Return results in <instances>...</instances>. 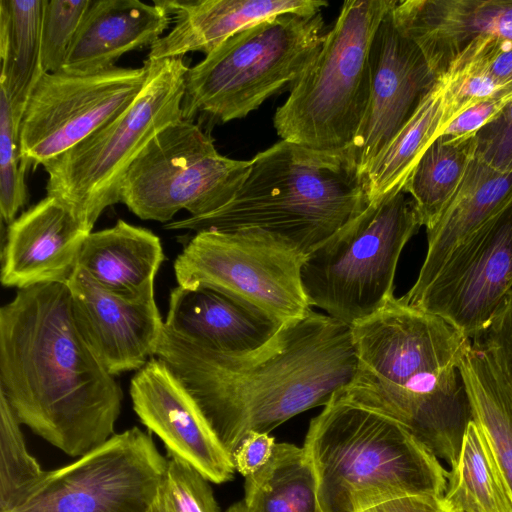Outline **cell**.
<instances>
[{
    "label": "cell",
    "mask_w": 512,
    "mask_h": 512,
    "mask_svg": "<svg viewBox=\"0 0 512 512\" xmlns=\"http://www.w3.org/2000/svg\"><path fill=\"white\" fill-rule=\"evenodd\" d=\"M155 356L184 385L230 455L248 433H269L325 406L357 366L351 327L313 310L242 353L207 348L164 325Z\"/></svg>",
    "instance_id": "obj_1"
},
{
    "label": "cell",
    "mask_w": 512,
    "mask_h": 512,
    "mask_svg": "<svg viewBox=\"0 0 512 512\" xmlns=\"http://www.w3.org/2000/svg\"><path fill=\"white\" fill-rule=\"evenodd\" d=\"M0 393L22 425L67 455L115 434L123 392L78 331L67 284L20 289L0 309Z\"/></svg>",
    "instance_id": "obj_2"
},
{
    "label": "cell",
    "mask_w": 512,
    "mask_h": 512,
    "mask_svg": "<svg viewBox=\"0 0 512 512\" xmlns=\"http://www.w3.org/2000/svg\"><path fill=\"white\" fill-rule=\"evenodd\" d=\"M351 329L356 371L335 396L392 418L452 466L472 420L459 368L471 340L401 297Z\"/></svg>",
    "instance_id": "obj_3"
},
{
    "label": "cell",
    "mask_w": 512,
    "mask_h": 512,
    "mask_svg": "<svg viewBox=\"0 0 512 512\" xmlns=\"http://www.w3.org/2000/svg\"><path fill=\"white\" fill-rule=\"evenodd\" d=\"M251 162L247 178L227 204L165 228L260 229L308 255L368 205L364 179L350 149L321 151L280 140Z\"/></svg>",
    "instance_id": "obj_4"
},
{
    "label": "cell",
    "mask_w": 512,
    "mask_h": 512,
    "mask_svg": "<svg viewBox=\"0 0 512 512\" xmlns=\"http://www.w3.org/2000/svg\"><path fill=\"white\" fill-rule=\"evenodd\" d=\"M303 449L318 512H365L394 498H442L446 491L448 471L410 431L337 396L311 420Z\"/></svg>",
    "instance_id": "obj_5"
},
{
    "label": "cell",
    "mask_w": 512,
    "mask_h": 512,
    "mask_svg": "<svg viewBox=\"0 0 512 512\" xmlns=\"http://www.w3.org/2000/svg\"><path fill=\"white\" fill-rule=\"evenodd\" d=\"M323 27L321 12L283 13L231 36L189 67L183 119H241L271 96L291 90L319 52Z\"/></svg>",
    "instance_id": "obj_6"
},
{
    "label": "cell",
    "mask_w": 512,
    "mask_h": 512,
    "mask_svg": "<svg viewBox=\"0 0 512 512\" xmlns=\"http://www.w3.org/2000/svg\"><path fill=\"white\" fill-rule=\"evenodd\" d=\"M395 0L345 1L314 60L273 117L281 140L321 151L351 147L370 95L369 52Z\"/></svg>",
    "instance_id": "obj_7"
},
{
    "label": "cell",
    "mask_w": 512,
    "mask_h": 512,
    "mask_svg": "<svg viewBox=\"0 0 512 512\" xmlns=\"http://www.w3.org/2000/svg\"><path fill=\"white\" fill-rule=\"evenodd\" d=\"M144 86L133 102L84 140L43 165L46 191L92 229L111 205L120 202L124 177L151 139L183 119L189 66L184 57L149 60Z\"/></svg>",
    "instance_id": "obj_8"
},
{
    "label": "cell",
    "mask_w": 512,
    "mask_h": 512,
    "mask_svg": "<svg viewBox=\"0 0 512 512\" xmlns=\"http://www.w3.org/2000/svg\"><path fill=\"white\" fill-rule=\"evenodd\" d=\"M421 226L405 191L368 203L307 255L301 278L311 306L350 327L382 310L395 297L402 250Z\"/></svg>",
    "instance_id": "obj_9"
},
{
    "label": "cell",
    "mask_w": 512,
    "mask_h": 512,
    "mask_svg": "<svg viewBox=\"0 0 512 512\" xmlns=\"http://www.w3.org/2000/svg\"><path fill=\"white\" fill-rule=\"evenodd\" d=\"M307 255L260 229L203 230L174 262L178 285L230 296L283 326L312 311L301 270Z\"/></svg>",
    "instance_id": "obj_10"
},
{
    "label": "cell",
    "mask_w": 512,
    "mask_h": 512,
    "mask_svg": "<svg viewBox=\"0 0 512 512\" xmlns=\"http://www.w3.org/2000/svg\"><path fill=\"white\" fill-rule=\"evenodd\" d=\"M251 164L221 155L208 133L181 119L160 131L133 161L120 202L143 220L169 222L180 210L206 215L235 196Z\"/></svg>",
    "instance_id": "obj_11"
},
{
    "label": "cell",
    "mask_w": 512,
    "mask_h": 512,
    "mask_svg": "<svg viewBox=\"0 0 512 512\" xmlns=\"http://www.w3.org/2000/svg\"><path fill=\"white\" fill-rule=\"evenodd\" d=\"M167 459L138 427L46 471L9 512H159Z\"/></svg>",
    "instance_id": "obj_12"
},
{
    "label": "cell",
    "mask_w": 512,
    "mask_h": 512,
    "mask_svg": "<svg viewBox=\"0 0 512 512\" xmlns=\"http://www.w3.org/2000/svg\"><path fill=\"white\" fill-rule=\"evenodd\" d=\"M147 75L146 62L139 68L42 73L19 124L26 165L43 166L117 116L138 96Z\"/></svg>",
    "instance_id": "obj_13"
},
{
    "label": "cell",
    "mask_w": 512,
    "mask_h": 512,
    "mask_svg": "<svg viewBox=\"0 0 512 512\" xmlns=\"http://www.w3.org/2000/svg\"><path fill=\"white\" fill-rule=\"evenodd\" d=\"M512 294V203L456 248L434 280L403 301L472 340Z\"/></svg>",
    "instance_id": "obj_14"
},
{
    "label": "cell",
    "mask_w": 512,
    "mask_h": 512,
    "mask_svg": "<svg viewBox=\"0 0 512 512\" xmlns=\"http://www.w3.org/2000/svg\"><path fill=\"white\" fill-rule=\"evenodd\" d=\"M394 5L371 42L369 101L349 148L362 176L437 82L420 48L397 27Z\"/></svg>",
    "instance_id": "obj_15"
},
{
    "label": "cell",
    "mask_w": 512,
    "mask_h": 512,
    "mask_svg": "<svg viewBox=\"0 0 512 512\" xmlns=\"http://www.w3.org/2000/svg\"><path fill=\"white\" fill-rule=\"evenodd\" d=\"M130 396L140 421L163 442L169 457L187 462L212 483L233 478L236 470L230 453L163 360L153 356L137 371Z\"/></svg>",
    "instance_id": "obj_16"
},
{
    "label": "cell",
    "mask_w": 512,
    "mask_h": 512,
    "mask_svg": "<svg viewBox=\"0 0 512 512\" xmlns=\"http://www.w3.org/2000/svg\"><path fill=\"white\" fill-rule=\"evenodd\" d=\"M67 286L76 327L110 374L138 371L155 356L164 321L154 290L137 296L116 294L79 267Z\"/></svg>",
    "instance_id": "obj_17"
},
{
    "label": "cell",
    "mask_w": 512,
    "mask_h": 512,
    "mask_svg": "<svg viewBox=\"0 0 512 512\" xmlns=\"http://www.w3.org/2000/svg\"><path fill=\"white\" fill-rule=\"evenodd\" d=\"M91 233L73 211L46 196L9 224L2 254L1 282L20 289L67 284L78 268Z\"/></svg>",
    "instance_id": "obj_18"
},
{
    "label": "cell",
    "mask_w": 512,
    "mask_h": 512,
    "mask_svg": "<svg viewBox=\"0 0 512 512\" xmlns=\"http://www.w3.org/2000/svg\"><path fill=\"white\" fill-rule=\"evenodd\" d=\"M392 13L437 79L469 45L490 37L512 40V0H396Z\"/></svg>",
    "instance_id": "obj_19"
},
{
    "label": "cell",
    "mask_w": 512,
    "mask_h": 512,
    "mask_svg": "<svg viewBox=\"0 0 512 512\" xmlns=\"http://www.w3.org/2000/svg\"><path fill=\"white\" fill-rule=\"evenodd\" d=\"M174 20L172 29L150 46L149 60L213 52L239 31L283 13L312 14L323 0H154Z\"/></svg>",
    "instance_id": "obj_20"
},
{
    "label": "cell",
    "mask_w": 512,
    "mask_h": 512,
    "mask_svg": "<svg viewBox=\"0 0 512 512\" xmlns=\"http://www.w3.org/2000/svg\"><path fill=\"white\" fill-rule=\"evenodd\" d=\"M512 203V171L471 157L464 176L434 225L426 229L427 252L417 279L401 296L420 294L437 276L451 253Z\"/></svg>",
    "instance_id": "obj_21"
},
{
    "label": "cell",
    "mask_w": 512,
    "mask_h": 512,
    "mask_svg": "<svg viewBox=\"0 0 512 512\" xmlns=\"http://www.w3.org/2000/svg\"><path fill=\"white\" fill-rule=\"evenodd\" d=\"M172 17L153 1L90 0L72 41L64 70L93 72L111 68L125 53L151 46Z\"/></svg>",
    "instance_id": "obj_22"
},
{
    "label": "cell",
    "mask_w": 512,
    "mask_h": 512,
    "mask_svg": "<svg viewBox=\"0 0 512 512\" xmlns=\"http://www.w3.org/2000/svg\"><path fill=\"white\" fill-rule=\"evenodd\" d=\"M164 325L207 348L227 353L255 350L281 327L261 312L216 290L177 286Z\"/></svg>",
    "instance_id": "obj_23"
},
{
    "label": "cell",
    "mask_w": 512,
    "mask_h": 512,
    "mask_svg": "<svg viewBox=\"0 0 512 512\" xmlns=\"http://www.w3.org/2000/svg\"><path fill=\"white\" fill-rule=\"evenodd\" d=\"M163 260L157 235L118 220L113 227L87 236L78 267L113 293L137 296L154 290V279Z\"/></svg>",
    "instance_id": "obj_24"
},
{
    "label": "cell",
    "mask_w": 512,
    "mask_h": 512,
    "mask_svg": "<svg viewBox=\"0 0 512 512\" xmlns=\"http://www.w3.org/2000/svg\"><path fill=\"white\" fill-rule=\"evenodd\" d=\"M445 78H438L411 118L363 174L368 203L404 191L416 164L445 130Z\"/></svg>",
    "instance_id": "obj_25"
},
{
    "label": "cell",
    "mask_w": 512,
    "mask_h": 512,
    "mask_svg": "<svg viewBox=\"0 0 512 512\" xmlns=\"http://www.w3.org/2000/svg\"><path fill=\"white\" fill-rule=\"evenodd\" d=\"M459 368L472 419L486 435L512 494V392L489 354L472 342Z\"/></svg>",
    "instance_id": "obj_26"
},
{
    "label": "cell",
    "mask_w": 512,
    "mask_h": 512,
    "mask_svg": "<svg viewBox=\"0 0 512 512\" xmlns=\"http://www.w3.org/2000/svg\"><path fill=\"white\" fill-rule=\"evenodd\" d=\"M441 503L447 512H512V494L486 435L473 419L448 472Z\"/></svg>",
    "instance_id": "obj_27"
},
{
    "label": "cell",
    "mask_w": 512,
    "mask_h": 512,
    "mask_svg": "<svg viewBox=\"0 0 512 512\" xmlns=\"http://www.w3.org/2000/svg\"><path fill=\"white\" fill-rule=\"evenodd\" d=\"M42 0H0V87L22 116L41 69Z\"/></svg>",
    "instance_id": "obj_28"
},
{
    "label": "cell",
    "mask_w": 512,
    "mask_h": 512,
    "mask_svg": "<svg viewBox=\"0 0 512 512\" xmlns=\"http://www.w3.org/2000/svg\"><path fill=\"white\" fill-rule=\"evenodd\" d=\"M249 512H318L315 476L303 447L276 443L271 457L245 477Z\"/></svg>",
    "instance_id": "obj_29"
},
{
    "label": "cell",
    "mask_w": 512,
    "mask_h": 512,
    "mask_svg": "<svg viewBox=\"0 0 512 512\" xmlns=\"http://www.w3.org/2000/svg\"><path fill=\"white\" fill-rule=\"evenodd\" d=\"M474 135L441 134L425 150L404 191L414 201L421 225L432 227L456 192L475 152Z\"/></svg>",
    "instance_id": "obj_30"
},
{
    "label": "cell",
    "mask_w": 512,
    "mask_h": 512,
    "mask_svg": "<svg viewBox=\"0 0 512 512\" xmlns=\"http://www.w3.org/2000/svg\"><path fill=\"white\" fill-rule=\"evenodd\" d=\"M21 423L0 393V512H9L45 474L29 453Z\"/></svg>",
    "instance_id": "obj_31"
},
{
    "label": "cell",
    "mask_w": 512,
    "mask_h": 512,
    "mask_svg": "<svg viewBox=\"0 0 512 512\" xmlns=\"http://www.w3.org/2000/svg\"><path fill=\"white\" fill-rule=\"evenodd\" d=\"M20 117L6 90L0 87V211L7 224L16 219L26 204L25 172L28 168L20 152Z\"/></svg>",
    "instance_id": "obj_32"
},
{
    "label": "cell",
    "mask_w": 512,
    "mask_h": 512,
    "mask_svg": "<svg viewBox=\"0 0 512 512\" xmlns=\"http://www.w3.org/2000/svg\"><path fill=\"white\" fill-rule=\"evenodd\" d=\"M90 0H42L41 69L63 70L72 41Z\"/></svg>",
    "instance_id": "obj_33"
},
{
    "label": "cell",
    "mask_w": 512,
    "mask_h": 512,
    "mask_svg": "<svg viewBox=\"0 0 512 512\" xmlns=\"http://www.w3.org/2000/svg\"><path fill=\"white\" fill-rule=\"evenodd\" d=\"M159 507L160 512H220L210 481L174 457L167 458Z\"/></svg>",
    "instance_id": "obj_34"
},
{
    "label": "cell",
    "mask_w": 512,
    "mask_h": 512,
    "mask_svg": "<svg viewBox=\"0 0 512 512\" xmlns=\"http://www.w3.org/2000/svg\"><path fill=\"white\" fill-rule=\"evenodd\" d=\"M471 342L489 354L512 392V294Z\"/></svg>",
    "instance_id": "obj_35"
},
{
    "label": "cell",
    "mask_w": 512,
    "mask_h": 512,
    "mask_svg": "<svg viewBox=\"0 0 512 512\" xmlns=\"http://www.w3.org/2000/svg\"><path fill=\"white\" fill-rule=\"evenodd\" d=\"M475 153L491 166L512 171V102L474 135Z\"/></svg>",
    "instance_id": "obj_36"
},
{
    "label": "cell",
    "mask_w": 512,
    "mask_h": 512,
    "mask_svg": "<svg viewBox=\"0 0 512 512\" xmlns=\"http://www.w3.org/2000/svg\"><path fill=\"white\" fill-rule=\"evenodd\" d=\"M512 102V84L500 93L474 105L457 117L443 132L451 136L475 134L495 119Z\"/></svg>",
    "instance_id": "obj_37"
},
{
    "label": "cell",
    "mask_w": 512,
    "mask_h": 512,
    "mask_svg": "<svg viewBox=\"0 0 512 512\" xmlns=\"http://www.w3.org/2000/svg\"><path fill=\"white\" fill-rule=\"evenodd\" d=\"M276 442L267 432H250L232 452L235 470L248 477L266 464L272 455Z\"/></svg>",
    "instance_id": "obj_38"
},
{
    "label": "cell",
    "mask_w": 512,
    "mask_h": 512,
    "mask_svg": "<svg viewBox=\"0 0 512 512\" xmlns=\"http://www.w3.org/2000/svg\"><path fill=\"white\" fill-rule=\"evenodd\" d=\"M441 499L428 495H408L385 501L365 512H447Z\"/></svg>",
    "instance_id": "obj_39"
},
{
    "label": "cell",
    "mask_w": 512,
    "mask_h": 512,
    "mask_svg": "<svg viewBox=\"0 0 512 512\" xmlns=\"http://www.w3.org/2000/svg\"><path fill=\"white\" fill-rule=\"evenodd\" d=\"M226 512H249L244 502H238L228 508Z\"/></svg>",
    "instance_id": "obj_40"
},
{
    "label": "cell",
    "mask_w": 512,
    "mask_h": 512,
    "mask_svg": "<svg viewBox=\"0 0 512 512\" xmlns=\"http://www.w3.org/2000/svg\"><path fill=\"white\" fill-rule=\"evenodd\" d=\"M159 512H160V508H159Z\"/></svg>",
    "instance_id": "obj_41"
}]
</instances>
